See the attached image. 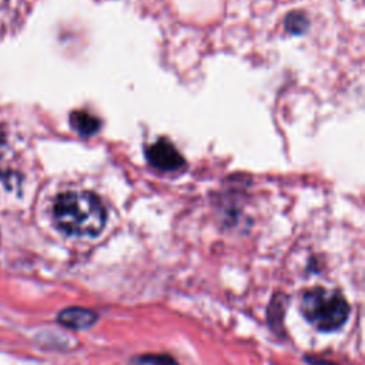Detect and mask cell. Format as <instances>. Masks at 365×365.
<instances>
[{
    "instance_id": "1",
    "label": "cell",
    "mask_w": 365,
    "mask_h": 365,
    "mask_svg": "<svg viewBox=\"0 0 365 365\" xmlns=\"http://www.w3.org/2000/svg\"><path fill=\"white\" fill-rule=\"evenodd\" d=\"M53 218L58 230L73 237L98 235L107 220L101 200L90 191H66L53 204Z\"/></svg>"
},
{
    "instance_id": "2",
    "label": "cell",
    "mask_w": 365,
    "mask_h": 365,
    "mask_svg": "<svg viewBox=\"0 0 365 365\" xmlns=\"http://www.w3.org/2000/svg\"><path fill=\"white\" fill-rule=\"evenodd\" d=\"M301 312L318 331L329 332L339 329L345 324L349 315V305L339 292L315 287L304 294Z\"/></svg>"
},
{
    "instance_id": "3",
    "label": "cell",
    "mask_w": 365,
    "mask_h": 365,
    "mask_svg": "<svg viewBox=\"0 0 365 365\" xmlns=\"http://www.w3.org/2000/svg\"><path fill=\"white\" fill-rule=\"evenodd\" d=\"M148 163L161 171H175L184 165V157L173 143L160 138L147 148Z\"/></svg>"
},
{
    "instance_id": "4",
    "label": "cell",
    "mask_w": 365,
    "mask_h": 365,
    "mask_svg": "<svg viewBox=\"0 0 365 365\" xmlns=\"http://www.w3.org/2000/svg\"><path fill=\"white\" fill-rule=\"evenodd\" d=\"M97 321V314L83 307H68L58 312L57 322L70 329H87Z\"/></svg>"
},
{
    "instance_id": "5",
    "label": "cell",
    "mask_w": 365,
    "mask_h": 365,
    "mask_svg": "<svg viewBox=\"0 0 365 365\" xmlns=\"http://www.w3.org/2000/svg\"><path fill=\"white\" fill-rule=\"evenodd\" d=\"M70 123L81 135H91L100 128L98 118L87 111H74L70 117Z\"/></svg>"
},
{
    "instance_id": "6",
    "label": "cell",
    "mask_w": 365,
    "mask_h": 365,
    "mask_svg": "<svg viewBox=\"0 0 365 365\" xmlns=\"http://www.w3.org/2000/svg\"><path fill=\"white\" fill-rule=\"evenodd\" d=\"M269 308H271L269 312H272V315H269V322L274 329H278V327H281V322H282V319H281L282 317L278 315V312L279 314L284 312V309H282L284 308V297L282 295L275 297L272 299V305Z\"/></svg>"
},
{
    "instance_id": "7",
    "label": "cell",
    "mask_w": 365,
    "mask_h": 365,
    "mask_svg": "<svg viewBox=\"0 0 365 365\" xmlns=\"http://www.w3.org/2000/svg\"><path fill=\"white\" fill-rule=\"evenodd\" d=\"M285 27H287V30L291 31V33H301V31H304V29L307 27V19H305V16H302V14H299V13L289 14V16L287 17Z\"/></svg>"
},
{
    "instance_id": "8",
    "label": "cell",
    "mask_w": 365,
    "mask_h": 365,
    "mask_svg": "<svg viewBox=\"0 0 365 365\" xmlns=\"http://www.w3.org/2000/svg\"><path fill=\"white\" fill-rule=\"evenodd\" d=\"M141 361L147 365H175V362L167 355H145Z\"/></svg>"
}]
</instances>
